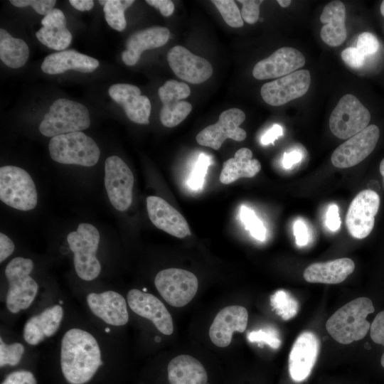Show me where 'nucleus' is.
Wrapping results in <instances>:
<instances>
[{
	"label": "nucleus",
	"instance_id": "obj_1",
	"mask_svg": "<svg viewBox=\"0 0 384 384\" xmlns=\"http://www.w3.org/2000/svg\"><path fill=\"white\" fill-rule=\"evenodd\" d=\"M60 361L62 373L70 384L87 383L103 363L95 337L79 328L70 329L63 336Z\"/></svg>",
	"mask_w": 384,
	"mask_h": 384
},
{
	"label": "nucleus",
	"instance_id": "obj_2",
	"mask_svg": "<svg viewBox=\"0 0 384 384\" xmlns=\"http://www.w3.org/2000/svg\"><path fill=\"white\" fill-rule=\"evenodd\" d=\"M372 301L367 297H358L338 309L326 323L331 336L341 344H349L363 338L370 328L366 320L374 312Z\"/></svg>",
	"mask_w": 384,
	"mask_h": 384
},
{
	"label": "nucleus",
	"instance_id": "obj_3",
	"mask_svg": "<svg viewBox=\"0 0 384 384\" xmlns=\"http://www.w3.org/2000/svg\"><path fill=\"white\" fill-rule=\"evenodd\" d=\"M90 124L87 108L73 100L60 98L55 100L39 125L40 132L46 137L82 132Z\"/></svg>",
	"mask_w": 384,
	"mask_h": 384
},
{
	"label": "nucleus",
	"instance_id": "obj_4",
	"mask_svg": "<svg viewBox=\"0 0 384 384\" xmlns=\"http://www.w3.org/2000/svg\"><path fill=\"white\" fill-rule=\"evenodd\" d=\"M33 269L32 260L22 257L12 259L6 267L9 283L6 304L13 314L30 307L38 294V283L30 276Z\"/></svg>",
	"mask_w": 384,
	"mask_h": 384
},
{
	"label": "nucleus",
	"instance_id": "obj_5",
	"mask_svg": "<svg viewBox=\"0 0 384 384\" xmlns=\"http://www.w3.org/2000/svg\"><path fill=\"white\" fill-rule=\"evenodd\" d=\"M70 250L74 255L77 275L85 281H92L101 272V265L96 253L100 243L97 229L90 223H80L75 231L67 235Z\"/></svg>",
	"mask_w": 384,
	"mask_h": 384
},
{
	"label": "nucleus",
	"instance_id": "obj_6",
	"mask_svg": "<svg viewBox=\"0 0 384 384\" xmlns=\"http://www.w3.org/2000/svg\"><path fill=\"white\" fill-rule=\"evenodd\" d=\"M48 149L53 160L64 164L92 166L100 156L96 142L82 132L52 137Z\"/></svg>",
	"mask_w": 384,
	"mask_h": 384
},
{
	"label": "nucleus",
	"instance_id": "obj_7",
	"mask_svg": "<svg viewBox=\"0 0 384 384\" xmlns=\"http://www.w3.org/2000/svg\"><path fill=\"white\" fill-rule=\"evenodd\" d=\"M0 199L20 210L33 209L38 202L35 183L28 173L15 166L0 168Z\"/></svg>",
	"mask_w": 384,
	"mask_h": 384
},
{
	"label": "nucleus",
	"instance_id": "obj_8",
	"mask_svg": "<svg viewBox=\"0 0 384 384\" xmlns=\"http://www.w3.org/2000/svg\"><path fill=\"white\" fill-rule=\"evenodd\" d=\"M370 114L353 95L346 94L338 101L329 117V128L334 135L348 139L368 126Z\"/></svg>",
	"mask_w": 384,
	"mask_h": 384
},
{
	"label": "nucleus",
	"instance_id": "obj_9",
	"mask_svg": "<svg viewBox=\"0 0 384 384\" xmlns=\"http://www.w3.org/2000/svg\"><path fill=\"white\" fill-rule=\"evenodd\" d=\"M154 284L167 303L172 306L182 307L195 297L198 282L196 276L188 270L169 268L157 273Z\"/></svg>",
	"mask_w": 384,
	"mask_h": 384
},
{
	"label": "nucleus",
	"instance_id": "obj_10",
	"mask_svg": "<svg viewBox=\"0 0 384 384\" xmlns=\"http://www.w3.org/2000/svg\"><path fill=\"white\" fill-rule=\"evenodd\" d=\"M133 186V174L124 161L117 156L108 157L105 163V186L117 210L124 211L131 206Z\"/></svg>",
	"mask_w": 384,
	"mask_h": 384
},
{
	"label": "nucleus",
	"instance_id": "obj_11",
	"mask_svg": "<svg viewBox=\"0 0 384 384\" xmlns=\"http://www.w3.org/2000/svg\"><path fill=\"white\" fill-rule=\"evenodd\" d=\"M380 206L378 194L371 189L361 191L351 203L346 217V228L356 239L366 238L372 231Z\"/></svg>",
	"mask_w": 384,
	"mask_h": 384
},
{
	"label": "nucleus",
	"instance_id": "obj_12",
	"mask_svg": "<svg viewBox=\"0 0 384 384\" xmlns=\"http://www.w3.org/2000/svg\"><path fill=\"white\" fill-rule=\"evenodd\" d=\"M245 119L244 112L238 108L223 111L218 121L201 130L196 136L197 142L202 146L219 149L224 141L229 138L237 142L243 141L246 132L239 126Z\"/></svg>",
	"mask_w": 384,
	"mask_h": 384
},
{
	"label": "nucleus",
	"instance_id": "obj_13",
	"mask_svg": "<svg viewBox=\"0 0 384 384\" xmlns=\"http://www.w3.org/2000/svg\"><path fill=\"white\" fill-rule=\"evenodd\" d=\"M380 136L379 128L370 124L348 139L333 152L331 161L337 168L346 169L363 161L375 149Z\"/></svg>",
	"mask_w": 384,
	"mask_h": 384
},
{
	"label": "nucleus",
	"instance_id": "obj_14",
	"mask_svg": "<svg viewBox=\"0 0 384 384\" xmlns=\"http://www.w3.org/2000/svg\"><path fill=\"white\" fill-rule=\"evenodd\" d=\"M310 83L309 71L299 70L265 83L260 89V94L267 104L281 106L306 94Z\"/></svg>",
	"mask_w": 384,
	"mask_h": 384
},
{
	"label": "nucleus",
	"instance_id": "obj_15",
	"mask_svg": "<svg viewBox=\"0 0 384 384\" xmlns=\"http://www.w3.org/2000/svg\"><path fill=\"white\" fill-rule=\"evenodd\" d=\"M158 94L163 104L160 120L165 127L177 126L191 112L192 105L183 100L191 94V89L186 83L175 80H168L159 88Z\"/></svg>",
	"mask_w": 384,
	"mask_h": 384
},
{
	"label": "nucleus",
	"instance_id": "obj_16",
	"mask_svg": "<svg viewBox=\"0 0 384 384\" xmlns=\"http://www.w3.org/2000/svg\"><path fill=\"white\" fill-rule=\"evenodd\" d=\"M167 60L177 77L186 82L199 84L213 74L210 63L181 46H176L167 53Z\"/></svg>",
	"mask_w": 384,
	"mask_h": 384
},
{
	"label": "nucleus",
	"instance_id": "obj_17",
	"mask_svg": "<svg viewBox=\"0 0 384 384\" xmlns=\"http://www.w3.org/2000/svg\"><path fill=\"white\" fill-rule=\"evenodd\" d=\"M127 302L133 312L149 319L161 334L171 335L173 333L171 315L156 297L137 289H132L127 293Z\"/></svg>",
	"mask_w": 384,
	"mask_h": 384
},
{
	"label": "nucleus",
	"instance_id": "obj_18",
	"mask_svg": "<svg viewBox=\"0 0 384 384\" xmlns=\"http://www.w3.org/2000/svg\"><path fill=\"white\" fill-rule=\"evenodd\" d=\"M304 64L305 58L301 52L292 47H283L257 63L252 75L257 80L282 78L297 71Z\"/></svg>",
	"mask_w": 384,
	"mask_h": 384
},
{
	"label": "nucleus",
	"instance_id": "obj_19",
	"mask_svg": "<svg viewBox=\"0 0 384 384\" xmlns=\"http://www.w3.org/2000/svg\"><path fill=\"white\" fill-rule=\"evenodd\" d=\"M319 340L311 331L302 332L295 340L289 356V372L295 382L310 375L319 355Z\"/></svg>",
	"mask_w": 384,
	"mask_h": 384
},
{
	"label": "nucleus",
	"instance_id": "obj_20",
	"mask_svg": "<svg viewBox=\"0 0 384 384\" xmlns=\"http://www.w3.org/2000/svg\"><path fill=\"white\" fill-rule=\"evenodd\" d=\"M86 301L92 313L109 325L121 326L129 321L127 302L115 291L90 293Z\"/></svg>",
	"mask_w": 384,
	"mask_h": 384
},
{
	"label": "nucleus",
	"instance_id": "obj_21",
	"mask_svg": "<svg viewBox=\"0 0 384 384\" xmlns=\"http://www.w3.org/2000/svg\"><path fill=\"white\" fill-rule=\"evenodd\" d=\"M247 321L248 312L244 306H225L214 318L209 329V337L216 346L226 347L230 343L234 331H245Z\"/></svg>",
	"mask_w": 384,
	"mask_h": 384
},
{
	"label": "nucleus",
	"instance_id": "obj_22",
	"mask_svg": "<svg viewBox=\"0 0 384 384\" xmlns=\"http://www.w3.org/2000/svg\"><path fill=\"white\" fill-rule=\"evenodd\" d=\"M146 209L150 220L157 228L178 238L191 235L185 218L161 197L148 196Z\"/></svg>",
	"mask_w": 384,
	"mask_h": 384
},
{
	"label": "nucleus",
	"instance_id": "obj_23",
	"mask_svg": "<svg viewBox=\"0 0 384 384\" xmlns=\"http://www.w3.org/2000/svg\"><path fill=\"white\" fill-rule=\"evenodd\" d=\"M108 93L111 98L124 110L127 117L137 124H148L151 105L146 95H141L140 89L127 83L111 85Z\"/></svg>",
	"mask_w": 384,
	"mask_h": 384
},
{
	"label": "nucleus",
	"instance_id": "obj_24",
	"mask_svg": "<svg viewBox=\"0 0 384 384\" xmlns=\"http://www.w3.org/2000/svg\"><path fill=\"white\" fill-rule=\"evenodd\" d=\"M169 38V30L162 26H153L137 31L129 36L126 41V50L122 53V61L127 65H134L144 51L164 46Z\"/></svg>",
	"mask_w": 384,
	"mask_h": 384
},
{
	"label": "nucleus",
	"instance_id": "obj_25",
	"mask_svg": "<svg viewBox=\"0 0 384 384\" xmlns=\"http://www.w3.org/2000/svg\"><path fill=\"white\" fill-rule=\"evenodd\" d=\"M63 309L55 304L30 317L23 327V338L31 346L41 343L45 338L53 336L59 329L63 318Z\"/></svg>",
	"mask_w": 384,
	"mask_h": 384
},
{
	"label": "nucleus",
	"instance_id": "obj_26",
	"mask_svg": "<svg viewBox=\"0 0 384 384\" xmlns=\"http://www.w3.org/2000/svg\"><path fill=\"white\" fill-rule=\"evenodd\" d=\"M99 65L97 59L75 50L68 49L47 55L41 64V70L49 75L60 74L69 70L92 73Z\"/></svg>",
	"mask_w": 384,
	"mask_h": 384
},
{
	"label": "nucleus",
	"instance_id": "obj_27",
	"mask_svg": "<svg viewBox=\"0 0 384 384\" xmlns=\"http://www.w3.org/2000/svg\"><path fill=\"white\" fill-rule=\"evenodd\" d=\"M41 24L36 36L43 45L59 51L70 45L72 34L66 28V18L61 10L53 9L43 18Z\"/></svg>",
	"mask_w": 384,
	"mask_h": 384
},
{
	"label": "nucleus",
	"instance_id": "obj_28",
	"mask_svg": "<svg viewBox=\"0 0 384 384\" xmlns=\"http://www.w3.org/2000/svg\"><path fill=\"white\" fill-rule=\"evenodd\" d=\"M320 21L324 23L320 36L325 43L336 47L343 43L347 31L346 7L342 1L335 0L328 3L320 16Z\"/></svg>",
	"mask_w": 384,
	"mask_h": 384
},
{
	"label": "nucleus",
	"instance_id": "obj_29",
	"mask_svg": "<svg viewBox=\"0 0 384 384\" xmlns=\"http://www.w3.org/2000/svg\"><path fill=\"white\" fill-rule=\"evenodd\" d=\"M354 268L351 259L339 258L326 262L313 263L305 269L303 276L308 282L338 284L344 281Z\"/></svg>",
	"mask_w": 384,
	"mask_h": 384
},
{
	"label": "nucleus",
	"instance_id": "obj_30",
	"mask_svg": "<svg viewBox=\"0 0 384 384\" xmlns=\"http://www.w3.org/2000/svg\"><path fill=\"white\" fill-rule=\"evenodd\" d=\"M170 384H206L208 374L202 363L189 355H179L168 364Z\"/></svg>",
	"mask_w": 384,
	"mask_h": 384
},
{
	"label": "nucleus",
	"instance_id": "obj_31",
	"mask_svg": "<svg viewBox=\"0 0 384 384\" xmlns=\"http://www.w3.org/2000/svg\"><path fill=\"white\" fill-rule=\"evenodd\" d=\"M252 157V152L250 149H238L234 157L223 163L220 181L223 184H229L240 178L254 177L261 170V164L257 159Z\"/></svg>",
	"mask_w": 384,
	"mask_h": 384
},
{
	"label": "nucleus",
	"instance_id": "obj_32",
	"mask_svg": "<svg viewBox=\"0 0 384 384\" xmlns=\"http://www.w3.org/2000/svg\"><path fill=\"white\" fill-rule=\"evenodd\" d=\"M29 48L26 43L11 36L6 30L0 29V58L7 66L19 68L27 62Z\"/></svg>",
	"mask_w": 384,
	"mask_h": 384
},
{
	"label": "nucleus",
	"instance_id": "obj_33",
	"mask_svg": "<svg viewBox=\"0 0 384 384\" xmlns=\"http://www.w3.org/2000/svg\"><path fill=\"white\" fill-rule=\"evenodd\" d=\"M134 2L133 0H107L103 11L108 25L118 31L124 30L127 26L124 11Z\"/></svg>",
	"mask_w": 384,
	"mask_h": 384
},
{
	"label": "nucleus",
	"instance_id": "obj_34",
	"mask_svg": "<svg viewBox=\"0 0 384 384\" xmlns=\"http://www.w3.org/2000/svg\"><path fill=\"white\" fill-rule=\"evenodd\" d=\"M270 304L277 314L286 321L293 318L299 309V304L294 297L282 289L271 295Z\"/></svg>",
	"mask_w": 384,
	"mask_h": 384
},
{
	"label": "nucleus",
	"instance_id": "obj_35",
	"mask_svg": "<svg viewBox=\"0 0 384 384\" xmlns=\"http://www.w3.org/2000/svg\"><path fill=\"white\" fill-rule=\"evenodd\" d=\"M225 23L233 28L243 26V19L235 2L233 0H213Z\"/></svg>",
	"mask_w": 384,
	"mask_h": 384
},
{
	"label": "nucleus",
	"instance_id": "obj_36",
	"mask_svg": "<svg viewBox=\"0 0 384 384\" xmlns=\"http://www.w3.org/2000/svg\"><path fill=\"white\" fill-rule=\"evenodd\" d=\"M240 218L245 229L250 231L253 238L260 241L265 240L266 229L252 210L242 206L240 209Z\"/></svg>",
	"mask_w": 384,
	"mask_h": 384
},
{
	"label": "nucleus",
	"instance_id": "obj_37",
	"mask_svg": "<svg viewBox=\"0 0 384 384\" xmlns=\"http://www.w3.org/2000/svg\"><path fill=\"white\" fill-rule=\"evenodd\" d=\"M25 352L24 346L18 342L6 344L2 338H0V366L6 365L14 366L18 365Z\"/></svg>",
	"mask_w": 384,
	"mask_h": 384
},
{
	"label": "nucleus",
	"instance_id": "obj_38",
	"mask_svg": "<svg viewBox=\"0 0 384 384\" xmlns=\"http://www.w3.org/2000/svg\"><path fill=\"white\" fill-rule=\"evenodd\" d=\"M210 164V157L204 154H201L188 181V185L191 189L200 190L202 188Z\"/></svg>",
	"mask_w": 384,
	"mask_h": 384
},
{
	"label": "nucleus",
	"instance_id": "obj_39",
	"mask_svg": "<svg viewBox=\"0 0 384 384\" xmlns=\"http://www.w3.org/2000/svg\"><path fill=\"white\" fill-rule=\"evenodd\" d=\"M247 339L250 342L258 343L259 344H267L274 349H277L281 345L279 333L273 328L252 331L247 334Z\"/></svg>",
	"mask_w": 384,
	"mask_h": 384
},
{
	"label": "nucleus",
	"instance_id": "obj_40",
	"mask_svg": "<svg viewBox=\"0 0 384 384\" xmlns=\"http://www.w3.org/2000/svg\"><path fill=\"white\" fill-rule=\"evenodd\" d=\"M14 6L17 7H25L31 6L41 15H47L53 9L56 3L55 0H10Z\"/></svg>",
	"mask_w": 384,
	"mask_h": 384
},
{
	"label": "nucleus",
	"instance_id": "obj_41",
	"mask_svg": "<svg viewBox=\"0 0 384 384\" xmlns=\"http://www.w3.org/2000/svg\"><path fill=\"white\" fill-rule=\"evenodd\" d=\"M379 42L373 33L363 32L357 39V49L364 55H373L379 49Z\"/></svg>",
	"mask_w": 384,
	"mask_h": 384
},
{
	"label": "nucleus",
	"instance_id": "obj_42",
	"mask_svg": "<svg viewBox=\"0 0 384 384\" xmlns=\"http://www.w3.org/2000/svg\"><path fill=\"white\" fill-rule=\"evenodd\" d=\"M370 335L373 341L384 346V311L379 312L370 324ZM384 368V353L380 359Z\"/></svg>",
	"mask_w": 384,
	"mask_h": 384
},
{
	"label": "nucleus",
	"instance_id": "obj_43",
	"mask_svg": "<svg viewBox=\"0 0 384 384\" xmlns=\"http://www.w3.org/2000/svg\"><path fill=\"white\" fill-rule=\"evenodd\" d=\"M242 4L241 16L242 19L250 24L256 23L259 19L260 6L262 0H239Z\"/></svg>",
	"mask_w": 384,
	"mask_h": 384
},
{
	"label": "nucleus",
	"instance_id": "obj_44",
	"mask_svg": "<svg viewBox=\"0 0 384 384\" xmlns=\"http://www.w3.org/2000/svg\"><path fill=\"white\" fill-rule=\"evenodd\" d=\"M341 56L344 63L352 68H360L365 63V56L357 48L349 47L344 49L341 53Z\"/></svg>",
	"mask_w": 384,
	"mask_h": 384
},
{
	"label": "nucleus",
	"instance_id": "obj_45",
	"mask_svg": "<svg viewBox=\"0 0 384 384\" xmlns=\"http://www.w3.org/2000/svg\"><path fill=\"white\" fill-rule=\"evenodd\" d=\"M1 384H37V381L31 371L21 370L9 373Z\"/></svg>",
	"mask_w": 384,
	"mask_h": 384
},
{
	"label": "nucleus",
	"instance_id": "obj_46",
	"mask_svg": "<svg viewBox=\"0 0 384 384\" xmlns=\"http://www.w3.org/2000/svg\"><path fill=\"white\" fill-rule=\"evenodd\" d=\"M341 223L338 208L336 204L332 203L326 212V225L331 231L335 232L340 228Z\"/></svg>",
	"mask_w": 384,
	"mask_h": 384
},
{
	"label": "nucleus",
	"instance_id": "obj_47",
	"mask_svg": "<svg viewBox=\"0 0 384 384\" xmlns=\"http://www.w3.org/2000/svg\"><path fill=\"white\" fill-rule=\"evenodd\" d=\"M294 235L297 245L302 247L308 243V233L305 223L300 219L294 223Z\"/></svg>",
	"mask_w": 384,
	"mask_h": 384
},
{
	"label": "nucleus",
	"instance_id": "obj_48",
	"mask_svg": "<svg viewBox=\"0 0 384 384\" xmlns=\"http://www.w3.org/2000/svg\"><path fill=\"white\" fill-rule=\"evenodd\" d=\"M13 241L3 233H0V262L9 257L14 251Z\"/></svg>",
	"mask_w": 384,
	"mask_h": 384
},
{
	"label": "nucleus",
	"instance_id": "obj_49",
	"mask_svg": "<svg viewBox=\"0 0 384 384\" xmlns=\"http://www.w3.org/2000/svg\"><path fill=\"white\" fill-rule=\"evenodd\" d=\"M146 2L158 9L164 16H171L174 11V4L171 0H146Z\"/></svg>",
	"mask_w": 384,
	"mask_h": 384
},
{
	"label": "nucleus",
	"instance_id": "obj_50",
	"mask_svg": "<svg viewBox=\"0 0 384 384\" xmlns=\"http://www.w3.org/2000/svg\"><path fill=\"white\" fill-rule=\"evenodd\" d=\"M283 135V129L278 124H274L272 127L268 129L261 137V144L263 145H267L274 142L279 137Z\"/></svg>",
	"mask_w": 384,
	"mask_h": 384
},
{
	"label": "nucleus",
	"instance_id": "obj_51",
	"mask_svg": "<svg viewBox=\"0 0 384 384\" xmlns=\"http://www.w3.org/2000/svg\"><path fill=\"white\" fill-rule=\"evenodd\" d=\"M302 159V153L297 150H293L284 154L282 165L286 169H291L293 165L301 161Z\"/></svg>",
	"mask_w": 384,
	"mask_h": 384
},
{
	"label": "nucleus",
	"instance_id": "obj_52",
	"mask_svg": "<svg viewBox=\"0 0 384 384\" xmlns=\"http://www.w3.org/2000/svg\"><path fill=\"white\" fill-rule=\"evenodd\" d=\"M69 3L75 9L81 11H90L94 6L92 0H70Z\"/></svg>",
	"mask_w": 384,
	"mask_h": 384
},
{
	"label": "nucleus",
	"instance_id": "obj_53",
	"mask_svg": "<svg viewBox=\"0 0 384 384\" xmlns=\"http://www.w3.org/2000/svg\"><path fill=\"white\" fill-rule=\"evenodd\" d=\"M277 2L282 7L286 8L290 5L292 1L290 0H278Z\"/></svg>",
	"mask_w": 384,
	"mask_h": 384
},
{
	"label": "nucleus",
	"instance_id": "obj_54",
	"mask_svg": "<svg viewBox=\"0 0 384 384\" xmlns=\"http://www.w3.org/2000/svg\"><path fill=\"white\" fill-rule=\"evenodd\" d=\"M380 172L381 175L383 176V181H384V159L381 161L380 164Z\"/></svg>",
	"mask_w": 384,
	"mask_h": 384
},
{
	"label": "nucleus",
	"instance_id": "obj_55",
	"mask_svg": "<svg viewBox=\"0 0 384 384\" xmlns=\"http://www.w3.org/2000/svg\"><path fill=\"white\" fill-rule=\"evenodd\" d=\"M380 12L383 16H384V1H382L380 5Z\"/></svg>",
	"mask_w": 384,
	"mask_h": 384
},
{
	"label": "nucleus",
	"instance_id": "obj_56",
	"mask_svg": "<svg viewBox=\"0 0 384 384\" xmlns=\"http://www.w3.org/2000/svg\"><path fill=\"white\" fill-rule=\"evenodd\" d=\"M106 1H107V0H104V1L100 0V1H99V3H100L101 5L105 6V4H106Z\"/></svg>",
	"mask_w": 384,
	"mask_h": 384
}]
</instances>
